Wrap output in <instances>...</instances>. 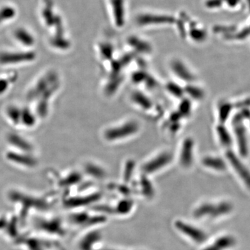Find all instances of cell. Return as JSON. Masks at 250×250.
Listing matches in <instances>:
<instances>
[{
  "mask_svg": "<svg viewBox=\"0 0 250 250\" xmlns=\"http://www.w3.org/2000/svg\"><path fill=\"white\" fill-rule=\"evenodd\" d=\"M234 206L228 200L218 202H205L198 206L194 210V215L202 220H222L233 213Z\"/></svg>",
  "mask_w": 250,
  "mask_h": 250,
  "instance_id": "cell-1",
  "label": "cell"
},
{
  "mask_svg": "<svg viewBox=\"0 0 250 250\" xmlns=\"http://www.w3.org/2000/svg\"><path fill=\"white\" fill-rule=\"evenodd\" d=\"M243 120L238 116L235 115L232 119V125L234 130L235 137H236L237 146H238V151L242 156L246 157L249 153V147H248V136H247V131L246 126H244V123Z\"/></svg>",
  "mask_w": 250,
  "mask_h": 250,
  "instance_id": "cell-2",
  "label": "cell"
},
{
  "mask_svg": "<svg viewBox=\"0 0 250 250\" xmlns=\"http://www.w3.org/2000/svg\"><path fill=\"white\" fill-rule=\"evenodd\" d=\"M227 159L230 165L235 170L237 175L241 179V182L246 186L247 188L250 190V170L243 164L236 153L233 151L228 150L226 153Z\"/></svg>",
  "mask_w": 250,
  "mask_h": 250,
  "instance_id": "cell-3",
  "label": "cell"
},
{
  "mask_svg": "<svg viewBox=\"0 0 250 250\" xmlns=\"http://www.w3.org/2000/svg\"><path fill=\"white\" fill-rule=\"evenodd\" d=\"M238 241L231 233H223L214 238L204 247L202 250H233L236 248Z\"/></svg>",
  "mask_w": 250,
  "mask_h": 250,
  "instance_id": "cell-4",
  "label": "cell"
},
{
  "mask_svg": "<svg viewBox=\"0 0 250 250\" xmlns=\"http://www.w3.org/2000/svg\"><path fill=\"white\" fill-rule=\"evenodd\" d=\"M108 5L112 22L117 27H123L125 23V0H108Z\"/></svg>",
  "mask_w": 250,
  "mask_h": 250,
  "instance_id": "cell-5",
  "label": "cell"
},
{
  "mask_svg": "<svg viewBox=\"0 0 250 250\" xmlns=\"http://www.w3.org/2000/svg\"><path fill=\"white\" fill-rule=\"evenodd\" d=\"M137 24L140 26H158L170 24L172 22V18L166 14H151L146 13L139 15L136 20Z\"/></svg>",
  "mask_w": 250,
  "mask_h": 250,
  "instance_id": "cell-6",
  "label": "cell"
},
{
  "mask_svg": "<svg viewBox=\"0 0 250 250\" xmlns=\"http://www.w3.org/2000/svg\"><path fill=\"white\" fill-rule=\"evenodd\" d=\"M177 228L184 233L187 237L190 238L192 241L195 242L197 244L204 243L207 240V236L203 230L200 229L197 227L193 226L190 224L186 223L185 222H178Z\"/></svg>",
  "mask_w": 250,
  "mask_h": 250,
  "instance_id": "cell-7",
  "label": "cell"
},
{
  "mask_svg": "<svg viewBox=\"0 0 250 250\" xmlns=\"http://www.w3.org/2000/svg\"><path fill=\"white\" fill-rule=\"evenodd\" d=\"M204 166L208 168L219 172H223L226 170L227 164L223 159L215 156H207L202 161Z\"/></svg>",
  "mask_w": 250,
  "mask_h": 250,
  "instance_id": "cell-8",
  "label": "cell"
},
{
  "mask_svg": "<svg viewBox=\"0 0 250 250\" xmlns=\"http://www.w3.org/2000/svg\"><path fill=\"white\" fill-rule=\"evenodd\" d=\"M219 141L225 147H231L233 143L232 136L224 124L219 125L216 128Z\"/></svg>",
  "mask_w": 250,
  "mask_h": 250,
  "instance_id": "cell-9",
  "label": "cell"
},
{
  "mask_svg": "<svg viewBox=\"0 0 250 250\" xmlns=\"http://www.w3.org/2000/svg\"><path fill=\"white\" fill-rule=\"evenodd\" d=\"M234 105L229 102L223 100L218 106V117L222 124L225 123L232 113Z\"/></svg>",
  "mask_w": 250,
  "mask_h": 250,
  "instance_id": "cell-10",
  "label": "cell"
},
{
  "mask_svg": "<svg viewBox=\"0 0 250 250\" xmlns=\"http://www.w3.org/2000/svg\"><path fill=\"white\" fill-rule=\"evenodd\" d=\"M192 146H193V143L192 141L188 140L186 143L185 149H184V160L187 165H190L192 163Z\"/></svg>",
  "mask_w": 250,
  "mask_h": 250,
  "instance_id": "cell-11",
  "label": "cell"
},
{
  "mask_svg": "<svg viewBox=\"0 0 250 250\" xmlns=\"http://www.w3.org/2000/svg\"><path fill=\"white\" fill-rule=\"evenodd\" d=\"M205 6L209 9H219L223 7V0H206Z\"/></svg>",
  "mask_w": 250,
  "mask_h": 250,
  "instance_id": "cell-12",
  "label": "cell"
},
{
  "mask_svg": "<svg viewBox=\"0 0 250 250\" xmlns=\"http://www.w3.org/2000/svg\"><path fill=\"white\" fill-rule=\"evenodd\" d=\"M18 39L21 41H22V42L26 44H31L32 42L33 39H31L30 36L27 34V32L24 31H20L17 33V35Z\"/></svg>",
  "mask_w": 250,
  "mask_h": 250,
  "instance_id": "cell-13",
  "label": "cell"
},
{
  "mask_svg": "<svg viewBox=\"0 0 250 250\" xmlns=\"http://www.w3.org/2000/svg\"><path fill=\"white\" fill-rule=\"evenodd\" d=\"M223 5H226L230 9H235L240 6L243 0H223Z\"/></svg>",
  "mask_w": 250,
  "mask_h": 250,
  "instance_id": "cell-14",
  "label": "cell"
},
{
  "mask_svg": "<svg viewBox=\"0 0 250 250\" xmlns=\"http://www.w3.org/2000/svg\"><path fill=\"white\" fill-rule=\"evenodd\" d=\"M189 92L191 94L190 95L192 98L199 99V100L203 98L204 95H204V92L200 88H197V87H190Z\"/></svg>",
  "mask_w": 250,
  "mask_h": 250,
  "instance_id": "cell-15",
  "label": "cell"
},
{
  "mask_svg": "<svg viewBox=\"0 0 250 250\" xmlns=\"http://www.w3.org/2000/svg\"><path fill=\"white\" fill-rule=\"evenodd\" d=\"M234 107L242 109V108H250V99H246V100H241L238 102L234 105Z\"/></svg>",
  "mask_w": 250,
  "mask_h": 250,
  "instance_id": "cell-16",
  "label": "cell"
},
{
  "mask_svg": "<svg viewBox=\"0 0 250 250\" xmlns=\"http://www.w3.org/2000/svg\"><path fill=\"white\" fill-rule=\"evenodd\" d=\"M247 3V6H248V9H249V11L250 12V0H246Z\"/></svg>",
  "mask_w": 250,
  "mask_h": 250,
  "instance_id": "cell-17",
  "label": "cell"
},
{
  "mask_svg": "<svg viewBox=\"0 0 250 250\" xmlns=\"http://www.w3.org/2000/svg\"><path fill=\"white\" fill-rule=\"evenodd\" d=\"M248 29H249L250 36V24L249 27H248Z\"/></svg>",
  "mask_w": 250,
  "mask_h": 250,
  "instance_id": "cell-18",
  "label": "cell"
}]
</instances>
